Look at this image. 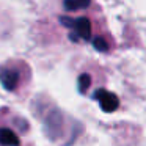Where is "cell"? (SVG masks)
I'll list each match as a JSON object with an SVG mask.
<instances>
[{"label": "cell", "instance_id": "ba28073f", "mask_svg": "<svg viewBox=\"0 0 146 146\" xmlns=\"http://www.w3.org/2000/svg\"><path fill=\"white\" fill-rule=\"evenodd\" d=\"M60 22L63 24L64 27H69V29H74V27H76V19L68 17V16H61L60 17Z\"/></svg>", "mask_w": 146, "mask_h": 146}, {"label": "cell", "instance_id": "6da1fadb", "mask_svg": "<svg viewBox=\"0 0 146 146\" xmlns=\"http://www.w3.org/2000/svg\"><path fill=\"white\" fill-rule=\"evenodd\" d=\"M94 99H98L99 104H101L102 110L110 113V111H115L118 107H119V101H118V96L113 94V93H108L105 90H98L94 93Z\"/></svg>", "mask_w": 146, "mask_h": 146}, {"label": "cell", "instance_id": "7a4b0ae2", "mask_svg": "<svg viewBox=\"0 0 146 146\" xmlns=\"http://www.w3.org/2000/svg\"><path fill=\"white\" fill-rule=\"evenodd\" d=\"M0 83L7 91H13L19 83V74L13 69H0Z\"/></svg>", "mask_w": 146, "mask_h": 146}, {"label": "cell", "instance_id": "9c48e42d", "mask_svg": "<svg viewBox=\"0 0 146 146\" xmlns=\"http://www.w3.org/2000/svg\"><path fill=\"white\" fill-rule=\"evenodd\" d=\"M69 38H71V41H79V36H77L76 33H71Z\"/></svg>", "mask_w": 146, "mask_h": 146}, {"label": "cell", "instance_id": "277c9868", "mask_svg": "<svg viewBox=\"0 0 146 146\" xmlns=\"http://www.w3.org/2000/svg\"><path fill=\"white\" fill-rule=\"evenodd\" d=\"M0 145L2 146H19L21 141L11 129L0 127Z\"/></svg>", "mask_w": 146, "mask_h": 146}, {"label": "cell", "instance_id": "3957f363", "mask_svg": "<svg viewBox=\"0 0 146 146\" xmlns=\"http://www.w3.org/2000/svg\"><path fill=\"white\" fill-rule=\"evenodd\" d=\"M76 35L82 39H90L91 38V24L88 17H79L76 19Z\"/></svg>", "mask_w": 146, "mask_h": 146}, {"label": "cell", "instance_id": "5b68a950", "mask_svg": "<svg viewBox=\"0 0 146 146\" xmlns=\"http://www.w3.org/2000/svg\"><path fill=\"white\" fill-rule=\"evenodd\" d=\"M90 2L86 0H64V8L69 11L74 10H83V8H88Z\"/></svg>", "mask_w": 146, "mask_h": 146}, {"label": "cell", "instance_id": "52a82bcc", "mask_svg": "<svg viewBox=\"0 0 146 146\" xmlns=\"http://www.w3.org/2000/svg\"><path fill=\"white\" fill-rule=\"evenodd\" d=\"M93 46H94V49H96V50H99V52H107L108 50L107 41H105L104 38H101V36L93 38Z\"/></svg>", "mask_w": 146, "mask_h": 146}, {"label": "cell", "instance_id": "8992f818", "mask_svg": "<svg viewBox=\"0 0 146 146\" xmlns=\"http://www.w3.org/2000/svg\"><path fill=\"white\" fill-rule=\"evenodd\" d=\"M77 83H79V91L85 93L86 90L90 88V85H91V77H90L88 74H80Z\"/></svg>", "mask_w": 146, "mask_h": 146}]
</instances>
